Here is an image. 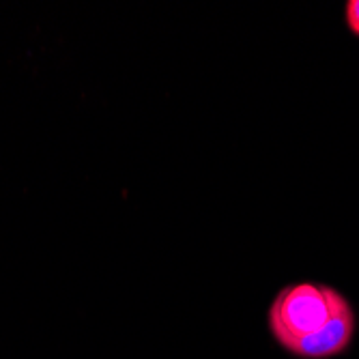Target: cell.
Listing matches in <instances>:
<instances>
[{
  "mask_svg": "<svg viewBox=\"0 0 359 359\" xmlns=\"http://www.w3.org/2000/svg\"><path fill=\"white\" fill-rule=\"evenodd\" d=\"M346 24L353 35L359 37V0H348L346 3Z\"/></svg>",
  "mask_w": 359,
  "mask_h": 359,
  "instance_id": "3957f363",
  "label": "cell"
},
{
  "mask_svg": "<svg viewBox=\"0 0 359 359\" xmlns=\"http://www.w3.org/2000/svg\"><path fill=\"white\" fill-rule=\"evenodd\" d=\"M353 332H355V314L348 302L342 299L336 312L332 314V318L318 332L299 340L290 348V353L306 359H325V357L340 355L351 344Z\"/></svg>",
  "mask_w": 359,
  "mask_h": 359,
  "instance_id": "7a4b0ae2",
  "label": "cell"
},
{
  "mask_svg": "<svg viewBox=\"0 0 359 359\" xmlns=\"http://www.w3.org/2000/svg\"><path fill=\"white\" fill-rule=\"evenodd\" d=\"M344 297L332 286L302 282L286 286L269 308V327L276 340L290 351L299 340L318 332Z\"/></svg>",
  "mask_w": 359,
  "mask_h": 359,
  "instance_id": "6da1fadb",
  "label": "cell"
}]
</instances>
